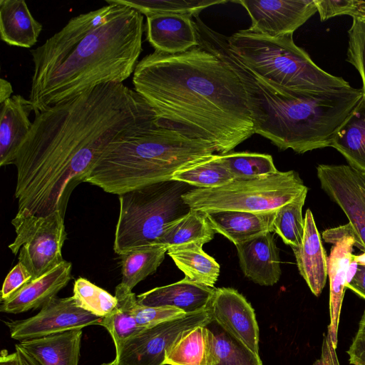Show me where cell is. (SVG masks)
Returning a JSON list of instances; mask_svg holds the SVG:
<instances>
[{
  "mask_svg": "<svg viewBox=\"0 0 365 365\" xmlns=\"http://www.w3.org/2000/svg\"><path fill=\"white\" fill-rule=\"evenodd\" d=\"M156 127L151 107L123 83L99 85L36 113L14 164L16 214L65 216L73 190L111 143Z\"/></svg>",
  "mask_w": 365,
  "mask_h": 365,
  "instance_id": "1",
  "label": "cell"
},
{
  "mask_svg": "<svg viewBox=\"0 0 365 365\" xmlns=\"http://www.w3.org/2000/svg\"><path fill=\"white\" fill-rule=\"evenodd\" d=\"M134 90L151 107L155 125L200 139L223 155L255 133L251 98L235 73L199 46L154 51L138 61Z\"/></svg>",
  "mask_w": 365,
  "mask_h": 365,
  "instance_id": "2",
  "label": "cell"
},
{
  "mask_svg": "<svg viewBox=\"0 0 365 365\" xmlns=\"http://www.w3.org/2000/svg\"><path fill=\"white\" fill-rule=\"evenodd\" d=\"M200 46L225 62L250 95L255 133L279 150L302 154L330 147L332 140L363 97L361 88L302 93L284 90L257 76L231 51L227 36L205 31Z\"/></svg>",
  "mask_w": 365,
  "mask_h": 365,
  "instance_id": "3",
  "label": "cell"
},
{
  "mask_svg": "<svg viewBox=\"0 0 365 365\" xmlns=\"http://www.w3.org/2000/svg\"><path fill=\"white\" fill-rule=\"evenodd\" d=\"M143 34V15L117 4L111 16L61 60L31 76L29 99L35 113L99 85L123 83L133 74L138 63Z\"/></svg>",
  "mask_w": 365,
  "mask_h": 365,
  "instance_id": "4",
  "label": "cell"
},
{
  "mask_svg": "<svg viewBox=\"0 0 365 365\" xmlns=\"http://www.w3.org/2000/svg\"><path fill=\"white\" fill-rule=\"evenodd\" d=\"M215 153L208 142L158 126L111 143L84 182L120 195L171 180L178 171L207 160Z\"/></svg>",
  "mask_w": 365,
  "mask_h": 365,
  "instance_id": "5",
  "label": "cell"
},
{
  "mask_svg": "<svg viewBox=\"0 0 365 365\" xmlns=\"http://www.w3.org/2000/svg\"><path fill=\"white\" fill-rule=\"evenodd\" d=\"M227 41L234 55L252 73L281 89L313 93L351 87L344 78L316 65L295 44L293 34L271 37L247 29L227 36Z\"/></svg>",
  "mask_w": 365,
  "mask_h": 365,
  "instance_id": "6",
  "label": "cell"
},
{
  "mask_svg": "<svg viewBox=\"0 0 365 365\" xmlns=\"http://www.w3.org/2000/svg\"><path fill=\"white\" fill-rule=\"evenodd\" d=\"M187 185L171 180L118 195L120 209L114 252L120 256L135 249L155 244L170 224L190 210L182 198L190 190Z\"/></svg>",
  "mask_w": 365,
  "mask_h": 365,
  "instance_id": "7",
  "label": "cell"
},
{
  "mask_svg": "<svg viewBox=\"0 0 365 365\" xmlns=\"http://www.w3.org/2000/svg\"><path fill=\"white\" fill-rule=\"evenodd\" d=\"M308 187L294 170L259 178L234 180L214 188H195L182 198L190 208L204 212L223 210L267 212L276 210Z\"/></svg>",
  "mask_w": 365,
  "mask_h": 365,
  "instance_id": "8",
  "label": "cell"
},
{
  "mask_svg": "<svg viewBox=\"0 0 365 365\" xmlns=\"http://www.w3.org/2000/svg\"><path fill=\"white\" fill-rule=\"evenodd\" d=\"M16 237L9 248L19 254V262L31 272L33 279L50 271L64 259L62 248L67 234L64 216L60 211L43 216L19 215L11 220Z\"/></svg>",
  "mask_w": 365,
  "mask_h": 365,
  "instance_id": "9",
  "label": "cell"
},
{
  "mask_svg": "<svg viewBox=\"0 0 365 365\" xmlns=\"http://www.w3.org/2000/svg\"><path fill=\"white\" fill-rule=\"evenodd\" d=\"M211 319L208 308L145 328L115 349L116 365H164L168 352L183 334Z\"/></svg>",
  "mask_w": 365,
  "mask_h": 365,
  "instance_id": "10",
  "label": "cell"
},
{
  "mask_svg": "<svg viewBox=\"0 0 365 365\" xmlns=\"http://www.w3.org/2000/svg\"><path fill=\"white\" fill-rule=\"evenodd\" d=\"M317 175L321 188L347 217L354 247L365 252V173L349 165L319 164Z\"/></svg>",
  "mask_w": 365,
  "mask_h": 365,
  "instance_id": "11",
  "label": "cell"
},
{
  "mask_svg": "<svg viewBox=\"0 0 365 365\" xmlns=\"http://www.w3.org/2000/svg\"><path fill=\"white\" fill-rule=\"evenodd\" d=\"M101 319L80 307L73 297H55L43 305L36 315L6 322V325L11 337L21 341L72 329H82L90 325H100Z\"/></svg>",
  "mask_w": 365,
  "mask_h": 365,
  "instance_id": "12",
  "label": "cell"
},
{
  "mask_svg": "<svg viewBox=\"0 0 365 365\" xmlns=\"http://www.w3.org/2000/svg\"><path fill=\"white\" fill-rule=\"evenodd\" d=\"M252 24L249 30L271 37L293 34L317 12L314 0H241Z\"/></svg>",
  "mask_w": 365,
  "mask_h": 365,
  "instance_id": "13",
  "label": "cell"
},
{
  "mask_svg": "<svg viewBox=\"0 0 365 365\" xmlns=\"http://www.w3.org/2000/svg\"><path fill=\"white\" fill-rule=\"evenodd\" d=\"M322 237L325 242L333 245L327 258L330 314L327 334L336 348L339 317L347 273L355 246V236L352 227L348 222L344 225L324 230Z\"/></svg>",
  "mask_w": 365,
  "mask_h": 365,
  "instance_id": "14",
  "label": "cell"
},
{
  "mask_svg": "<svg viewBox=\"0 0 365 365\" xmlns=\"http://www.w3.org/2000/svg\"><path fill=\"white\" fill-rule=\"evenodd\" d=\"M116 8L117 4H108L100 9L73 17L41 46L31 49L32 76L43 72L61 60L89 32L104 23Z\"/></svg>",
  "mask_w": 365,
  "mask_h": 365,
  "instance_id": "15",
  "label": "cell"
},
{
  "mask_svg": "<svg viewBox=\"0 0 365 365\" xmlns=\"http://www.w3.org/2000/svg\"><path fill=\"white\" fill-rule=\"evenodd\" d=\"M209 309L212 319L259 354V327L253 308L236 289H215Z\"/></svg>",
  "mask_w": 365,
  "mask_h": 365,
  "instance_id": "16",
  "label": "cell"
},
{
  "mask_svg": "<svg viewBox=\"0 0 365 365\" xmlns=\"http://www.w3.org/2000/svg\"><path fill=\"white\" fill-rule=\"evenodd\" d=\"M240 267L245 277L256 284L272 286L281 275L280 258L272 232L237 245Z\"/></svg>",
  "mask_w": 365,
  "mask_h": 365,
  "instance_id": "17",
  "label": "cell"
},
{
  "mask_svg": "<svg viewBox=\"0 0 365 365\" xmlns=\"http://www.w3.org/2000/svg\"><path fill=\"white\" fill-rule=\"evenodd\" d=\"M146 38L155 51L177 54L199 46L192 18L180 14L147 17Z\"/></svg>",
  "mask_w": 365,
  "mask_h": 365,
  "instance_id": "18",
  "label": "cell"
},
{
  "mask_svg": "<svg viewBox=\"0 0 365 365\" xmlns=\"http://www.w3.org/2000/svg\"><path fill=\"white\" fill-rule=\"evenodd\" d=\"M72 265L63 260L61 263L33 279L6 301L2 302L0 311L19 314L42 307L64 288L71 279Z\"/></svg>",
  "mask_w": 365,
  "mask_h": 365,
  "instance_id": "19",
  "label": "cell"
},
{
  "mask_svg": "<svg viewBox=\"0 0 365 365\" xmlns=\"http://www.w3.org/2000/svg\"><path fill=\"white\" fill-rule=\"evenodd\" d=\"M214 292L215 288L185 277L177 282L142 293L137 296V300L143 306L175 307L188 314L207 309Z\"/></svg>",
  "mask_w": 365,
  "mask_h": 365,
  "instance_id": "20",
  "label": "cell"
},
{
  "mask_svg": "<svg viewBox=\"0 0 365 365\" xmlns=\"http://www.w3.org/2000/svg\"><path fill=\"white\" fill-rule=\"evenodd\" d=\"M300 275L312 294L319 297L327 282V257L312 211L304 216V231L300 246L292 248Z\"/></svg>",
  "mask_w": 365,
  "mask_h": 365,
  "instance_id": "21",
  "label": "cell"
},
{
  "mask_svg": "<svg viewBox=\"0 0 365 365\" xmlns=\"http://www.w3.org/2000/svg\"><path fill=\"white\" fill-rule=\"evenodd\" d=\"M34 112L29 101L21 95H14L1 104L0 165L14 164L17 151L28 135Z\"/></svg>",
  "mask_w": 365,
  "mask_h": 365,
  "instance_id": "22",
  "label": "cell"
},
{
  "mask_svg": "<svg viewBox=\"0 0 365 365\" xmlns=\"http://www.w3.org/2000/svg\"><path fill=\"white\" fill-rule=\"evenodd\" d=\"M276 210L257 212L223 210L205 213L215 233L221 234L236 246L257 236L272 232Z\"/></svg>",
  "mask_w": 365,
  "mask_h": 365,
  "instance_id": "23",
  "label": "cell"
},
{
  "mask_svg": "<svg viewBox=\"0 0 365 365\" xmlns=\"http://www.w3.org/2000/svg\"><path fill=\"white\" fill-rule=\"evenodd\" d=\"M82 330L72 329L21 341L19 345L43 365H78Z\"/></svg>",
  "mask_w": 365,
  "mask_h": 365,
  "instance_id": "24",
  "label": "cell"
},
{
  "mask_svg": "<svg viewBox=\"0 0 365 365\" xmlns=\"http://www.w3.org/2000/svg\"><path fill=\"white\" fill-rule=\"evenodd\" d=\"M41 24L24 0H0V36L9 46L29 48L38 41Z\"/></svg>",
  "mask_w": 365,
  "mask_h": 365,
  "instance_id": "25",
  "label": "cell"
},
{
  "mask_svg": "<svg viewBox=\"0 0 365 365\" xmlns=\"http://www.w3.org/2000/svg\"><path fill=\"white\" fill-rule=\"evenodd\" d=\"M208 330V365H263L259 355L224 329L216 320L205 324Z\"/></svg>",
  "mask_w": 365,
  "mask_h": 365,
  "instance_id": "26",
  "label": "cell"
},
{
  "mask_svg": "<svg viewBox=\"0 0 365 365\" xmlns=\"http://www.w3.org/2000/svg\"><path fill=\"white\" fill-rule=\"evenodd\" d=\"M339 152L349 165L365 173V98L336 131L331 146Z\"/></svg>",
  "mask_w": 365,
  "mask_h": 365,
  "instance_id": "27",
  "label": "cell"
},
{
  "mask_svg": "<svg viewBox=\"0 0 365 365\" xmlns=\"http://www.w3.org/2000/svg\"><path fill=\"white\" fill-rule=\"evenodd\" d=\"M202 246L197 243L179 245L169 248L167 254L185 277L214 288L220 275V267L213 257L202 250Z\"/></svg>",
  "mask_w": 365,
  "mask_h": 365,
  "instance_id": "28",
  "label": "cell"
},
{
  "mask_svg": "<svg viewBox=\"0 0 365 365\" xmlns=\"http://www.w3.org/2000/svg\"><path fill=\"white\" fill-rule=\"evenodd\" d=\"M215 233L206 214L190 209L185 215L170 224L155 244L164 245L168 250L190 243L203 245L214 238Z\"/></svg>",
  "mask_w": 365,
  "mask_h": 365,
  "instance_id": "29",
  "label": "cell"
},
{
  "mask_svg": "<svg viewBox=\"0 0 365 365\" xmlns=\"http://www.w3.org/2000/svg\"><path fill=\"white\" fill-rule=\"evenodd\" d=\"M168 248L152 244L120 255L122 280L120 284L132 291L135 285L155 272L163 262Z\"/></svg>",
  "mask_w": 365,
  "mask_h": 365,
  "instance_id": "30",
  "label": "cell"
},
{
  "mask_svg": "<svg viewBox=\"0 0 365 365\" xmlns=\"http://www.w3.org/2000/svg\"><path fill=\"white\" fill-rule=\"evenodd\" d=\"M115 296L118 304L115 309L102 317L100 325L104 327L112 336L115 349L127 339L144 328L138 326L134 317L137 296L120 284L115 287Z\"/></svg>",
  "mask_w": 365,
  "mask_h": 365,
  "instance_id": "31",
  "label": "cell"
},
{
  "mask_svg": "<svg viewBox=\"0 0 365 365\" xmlns=\"http://www.w3.org/2000/svg\"><path fill=\"white\" fill-rule=\"evenodd\" d=\"M209 338L205 324L186 331L168 352L164 365H208Z\"/></svg>",
  "mask_w": 365,
  "mask_h": 365,
  "instance_id": "32",
  "label": "cell"
},
{
  "mask_svg": "<svg viewBox=\"0 0 365 365\" xmlns=\"http://www.w3.org/2000/svg\"><path fill=\"white\" fill-rule=\"evenodd\" d=\"M107 4H115L132 8L146 17L163 14H180L192 18L198 16L205 9L229 1L217 0H106Z\"/></svg>",
  "mask_w": 365,
  "mask_h": 365,
  "instance_id": "33",
  "label": "cell"
},
{
  "mask_svg": "<svg viewBox=\"0 0 365 365\" xmlns=\"http://www.w3.org/2000/svg\"><path fill=\"white\" fill-rule=\"evenodd\" d=\"M171 180L185 182L197 188H214L225 185L234 178L224 164L220 154L175 173Z\"/></svg>",
  "mask_w": 365,
  "mask_h": 365,
  "instance_id": "34",
  "label": "cell"
},
{
  "mask_svg": "<svg viewBox=\"0 0 365 365\" xmlns=\"http://www.w3.org/2000/svg\"><path fill=\"white\" fill-rule=\"evenodd\" d=\"M307 192L308 189L276 210L273 232L292 248L300 246L302 242L304 231L302 208Z\"/></svg>",
  "mask_w": 365,
  "mask_h": 365,
  "instance_id": "35",
  "label": "cell"
},
{
  "mask_svg": "<svg viewBox=\"0 0 365 365\" xmlns=\"http://www.w3.org/2000/svg\"><path fill=\"white\" fill-rule=\"evenodd\" d=\"M234 180H245L277 173L272 155L268 154L233 152L220 155Z\"/></svg>",
  "mask_w": 365,
  "mask_h": 365,
  "instance_id": "36",
  "label": "cell"
},
{
  "mask_svg": "<svg viewBox=\"0 0 365 365\" xmlns=\"http://www.w3.org/2000/svg\"><path fill=\"white\" fill-rule=\"evenodd\" d=\"M72 297L80 307L100 317L110 314L118 304L115 296L83 277L76 279Z\"/></svg>",
  "mask_w": 365,
  "mask_h": 365,
  "instance_id": "37",
  "label": "cell"
},
{
  "mask_svg": "<svg viewBox=\"0 0 365 365\" xmlns=\"http://www.w3.org/2000/svg\"><path fill=\"white\" fill-rule=\"evenodd\" d=\"M348 38L346 61L358 71L362 82L363 97L365 98V10L352 17Z\"/></svg>",
  "mask_w": 365,
  "mask_h": 365,
  "instance_id": "38",
  "label": "cell"
},
{
  "mask_svg": "<svg viewBox=\"0 0 365 365\" xmlns=\"http://www.w3.org/2000/svg\"><path fill=\"white\" fill-rule=\"evenodd\" d=\"M134 317L139 327L148 328L160 323L185 316L180 309L170 307H146L138 304L134 307Z\"/></svg>",
  "mask_w": 365,
  "mask_h": 365,
  "instance_id": "39",
  "label": "cell"
},
{
  "mask_svg": "<svg viewBox=\"0 0 365 365\" xmlns=\"http://www.w3.org/2000/svg\"><path fill=\"white\" fill-rule=\"evenodd\" d=\"M322 21L330 18L359 15L365 10V1L359 0H314Z\"/></svg>",
  "mask_w": 365,
  "mask_h": 365,
  "instance_id": "40",
  "label": "cell"
},
{
  "mask_svg": "<svg viewBox=\"0 0 365 365\" xmlns=\"http://www.w3.org/2000/svg\"><path fill=\"white\" fill-rule=\"evenodd\" d=\"M32 279L31 272L21 262H18L4 279L1 291V302L11 298Z\"/></svg>",
  "mask_w": 365,
  "mask_h": 365,
  "instance_id": "41",
  "label": "cell"
},
{
  "mask_svg": "<svg viewBox=\"0 0 365 365\" xmlns=\"http://www.w3.org/2000/svg\"><path fill=\"white\" fill-rule=\"evenodd\" d=\"M345 287L365 299V253L353 255Z\"/></svg>",
  "mask_w": 365,
  "mask_h": 365,
  "instance_id": "42",
  "label": "cell"
},
{
  "mask_svg": "<svg viewBox=\"0 0 365 365\" xmlns=\"http://www.w3.org/2000/svg\"><path fill=\"white\" fill-rule=\"evenodd\" d=\"M349 363L365 365V310L359 324V329L347 351Z\"/></svg>",
  "mask_w": 365,
  "mask_h": 365,
  "instance_id": "43",
  "label": "cell"
},
{
  "mask_svg": "<svg viewBox=\"0 0 365 365\" xmlns=\"http://www.w3.org/2000/svg\"><path fill=\"white\" fill-rule=\"evenodd\" d=\"M336 349L328 336H324L320 358L313 365H339Z\"/></svg>",
  "mask_w": 365,
  "mask_h": 365,
  "instance_id": "44",
  "label": "cell"
},
{
  "mask_svg": "<svg viewBox=\"0 0 365 365\" xmlns=\"http://www.w3.org/2000/svg\"><path fill=\"white\" fill-rule=\"evenodd\" d=\"M15 346L21 365H43L30 354L24 351L19 344Z\"/></svg>",
  "mask_w": 365,
  "mask_h": 365,
  "instance_id": "45",
  "label": "cell"
},
{
  "mask_svg": "<svg viewBox=\"0 0 365 365\" xmlns=\"http://www.w3.org/2000/svg\"><path fill=\"white\" fill-rule=\"evenodd\" d=\"M0 365H21L17 352L9 354L7 350H2L0 356Z\"/></svg>",
  "mask_w": 365,
  "mask_h": 365,
  "instance_id": "46",
  "label": "cell"
},
{
  "mask_svg": "<svg viewBox=\"0 0 365 365\" xmlns=\"http://www.w3.org/2000/svg\"><path fill=\"white\" fill-rule=\"evenodd\" d=\"M13 88L9 81L6 79H0V104L10 98L12 96Z\"/></svg>",
  "mask_w": 365,
  "mask_h": 365,
  "instance_id": "47",
  "label": "cell"
},
{
  "mask_svg": "<svg viewBox=\"0 0 365 365\" xmlns=\"http://www.w3.org/2000/svg\"><path fill=\"white\" fill-rule=\"evenodd\" d=\"M101 365H116V363H115V359L113 361H112L111 362H109V363H105V364H102Z\"/></svg>",
  "mask_w": 365,
  "mask_h": 365,
  "instance_id": "48",
  "label": "cell"
},
{
  "mask_svg": "<svg viewBox=\"0 0 365 365\" xmlns=\"http://www.w3.org/2000/svg\"><path fill=\"white\" fill-rule=\"evenodd\" d=\"M364 253H365V252H364Z\"/></svg>",
  "mask_w": 365,
  "mask_h": 365,
  "instance_id": "49",
  "label": "cell"
}]
</instances>
